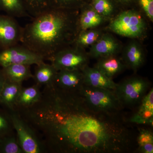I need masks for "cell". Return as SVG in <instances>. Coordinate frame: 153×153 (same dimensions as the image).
Here are the masks:
<instances>
[{"mask_svg": "<svg viewBox=\"0 0 153 153\" xmlns=\"http://www.w3.org/2000/svg\"><path fill=\"white\" fill-rule=\"evenodd\" d=\"M18 114L49 153H124L136 141L120 114L96 112L78 92L44 86L41 98Z\"/></svg>", "mask_w": 153, "mask_h": 153, "instance_id": "6da1fadb", "label": "cell"}, {"mask_svg": "<svg viewBox=\"0 0 153 153\" xmlns=\"http://www.w3.org/2000/svg\"><path fill=\"white\" fill-rule=\"evenodd\" d=\"M79 10L51 7L33 17L23 27L22 45L44 60H49L58 51L73 44L79 33Z\"/></svg>", "mask_w": 153, "mask_h": 153, "instance_id": "7a4b0ae2", "label": "cell"}, {"mask_svg": "<svg viewBox=\"0 0 153 153\" xmlns=\"http://www.w3.org/2000/svg\"><path fill=\"white\" fill-rule=\"evenodd\" d=\"M151 84L147 79L139 76L126 78L117 83L113 91L123 108L135 109L149 92Z\"/></svg>", "mask_w": 153, "mask_h": 153, "instance_id": "3957f363", "label": "cell"}, {"mask_svg": "<svg viewBox=\"0 0 153 153\" xmlns=\"http://www.w3.org/2000/svg\"><path fill=\"white\" fill-rule=\"evenodd\" d=\"M78 93L87 106L96 112L120 114L123 109L113 91L84 85Z\"/></svg>", "mask_w": 153, "mask_h": 153, "instance_id": "277c9868", "label": "cell"}, {"mask_svg": "<svg viewBox=\"0 0 153 153\" xmlns=\"http://www.w3.org/2000/svg\"><path fill=\"white\" fill-rule=\"evenodd\" d=\"M140 14L134 9L121 12L111 22L108 28L114 33L123 37L142 38L146 33L147 25Z\"/></svg>", "mask_w": 153, "mask_h": 153, "instance_id": "5b68a950", "label": "cell"}, {"mask_svg": "<svg viewBox=\"0 0 153 153\" xmlns=\"http://www.w3.org/2000/svg\"><path fill=\"white\" fill-rule=\"evenodd\" d=\"M89 57L84 49L71 45L58 51L48 60L57 71H82L88 66Z\"/></svg>", "mask_w": 153, "mask_h": 153, "instance_id": "8992f818", "label": "cell"}, {"mask_svg": "<svg viewBox=\"0 0 153 153\" xmlns=\"http://www.w3.org/2000/svg\"><path fill=\"white\" fill-rule=\"evenodd\" d=\"M20 146L24 153H44V148L32 128L15 111H9Z\"/></svg>", "mask_w": 153, "mask_h": 153, "instance_id": "52a82bcc", "label": "cell"}, {"mask_svg": "<svg viewBox=\"0 0 153 153\" xmlns=\"http://www.w3.org/2000/svg\"><path fill=\"white\" fill-rule=\"evenodd\" d=\"M44 62L43 57L22 44L0 49V66L2 68L13 64L36 65Z\"/></svg>", "mask_w": 153, "mask_h": 153, "instance_id": "ba28073f", "label": "cell"}, {"mask_svg": "<svg viewBox=\"0 0 153 153\" xmlns=\"http://www.w3.org/2000/svg\"><path fill=\"white\" fill-rule=\"evenodd\" d=\"M22 29L15 18L0 14V48L19 44L22 39Z\"/></svg>", "mask_w": 153, "mask_h": 153, "instance_id": "9c48e42d", "label": "cell"}, {"mask_svg": "<svg viewBox=\"0 0 153 153\" xmlns=\"http://www.w3.org/2000/svg\"><path fill=\"white\" fill-rule=\"evenodd\" d=\"M129 117H125L128 123L153 126V89L151 88Z\"/></svg>", "mask_w": 153, "mask_h": 153, "instance_id": "30bf717a", "label": "cell"}, {"mask_svg": "<svg viewBox=\"0 0 153 153\" xmlns=\"http://www.w3.org/2000/svg\"><path fill=\"white\" fill-rule=\"evenodd\" d=\"M119 42L111 34H103L95 44L91 46L89 57L98 59L111 55H117L120 51Z\"/></svg>", "mask_w": 153, "mask_h": 153, "instance_id": "8fae6325", "label": "cell"}, {"mask_svg": "<svg viewBox=\"0 0 153 153\" xmlns=\"http://www.w3.org/2000/svg\"><path fill=\"white\" fill-rule=\"evenodd\" d=\"M54 84L63 90L78 92L84 85L82 71L80 70L58 71Z\"/></svg>", "mask_w": 153, "mask_h": 153, "instance_id": "7c38bea8", "label": "cell"}, {"mask_svg": "<svg viewBox=\"0 0 153 153\" xmlns=\"http://www.w3.org/2000/svg\"><path fill=\"white\" fill-rule=\"evenodd\" d=\"M145 52L141 45L137 41H130L125 47L121 59L126 67L137 71L143 65Z\"/></svg>", "mask_w": 153, "mask_h": 153, "instance_id": "4fadbf2b", "label": "cell"}, {"mask_svg": "<svg viewBox=\"0 0 153 153\" xmlns=\"http://www.w3.org/2000/svg\"><path fill=\"white\" fill-rule=\"evenodd\" d=\"M84 85L91 87L105 88L114 91L117 83L96 67L86 66L82 70Z\"/></svg>", "mask_w": 153, "mask_h": 153, "instance_id": "5bb4252c", "label": "cell"}, {"mask_svg": "<svg viewBox=\"0 0 153 153\" xmlns=\"http://www.w3.org/2000/svg\"><path fill=\"white\" fill-rule=\"evenodd\" d=\"M106 19L94 10L89 3H85L79 10V32L97 27L103 24Z\"/></svg>", "mask_w": 153, "mask_h": 153, "instance_id": "9a60e30c", "label": "cell"}, {"mask_svg": "<svg viewBox=\"0 0 153 153\" xmlns=\"http://www.w3.org/2000/svg\"><path fill=\"white\" fill-rule=\"evenodd\" d=\"M22 87V83L12 82L6 79L0 93V106L8 111H14Z\"/></svg>", "mask_w": 153, "mask_h": 153, "instance_id": "2e32d148", "label": "cell"}, {"mask_svg": "<svg viewBox=\"0 0 153 153\" xmlns=\"http://www.w3.org/2000/svg\"><path fill=\"white\" fill-rule=\"evenodd\" d=\"M97 60L94 67L111 79L126 68L121 58L117 55L101 57Z\"/></svg>", "mask_w": 153, "mask_h": 153, "instance_id": "e0dca14e", "label": "cell"}, {"mask_svg": "<svg viewBox=\"0 0 153 153\" xmlns=\"http://www.w3.org/2000/svg\"><path fill=\"white\" fill-rule=\"evenodd\" d=\"M41 87L35 84L27 88L22 87L15 104L14 111L29 108L40 99L41 95Z\"/></svg>", "mask_w": 153, "mask_h": 153, "instance_id": "ac0fdd59", "label": "cell"}, {"mask_svg": "<svg viewBox=\"0 0 153 153\" xmlns=\"http://www.w3.org/2000/svg\"><path fill=\"white\" fill-rule=\"evenodd\" d=\"M36 66L33 78L35 84L41 87L54 83L58 71L52 64L44 62Z\"/></svg>", "mask_w": 153, "mask_h": 153, "instance_id": "d6986e66", "label": "cell"}, {"mask_svg": "<svg viewBox=\"0 0 153 153\" xmlns=\"http://www.w3.org/2000/svg\"><path fill=\"white\" fill-rule=\"evenodd\" d=\"M6 79L17 83H22L25 80L33 78L30 65L13 64L2 68Z\"/></svg>", "mask_w": 153, "mask_h": 153, "instance_id": "ffe728a7", "label": "cell"}, {"mask_svg": "<svg viewBox=\"0 0 153 153\" xmlns=\"http://www.w3.org/2000/svg\"><path fill=\"white\" fill-rule=\"evenodd\" d=\"M102 34L101 30L96 28L80 31L72 45L84 49L95 44Z\"/></svg>", "mask_w": 153, "mask_h": 153, "instance_id": "44dd1931", "label": "cell"}, {"mask_svg": "<svg viewBox=\"0 0 153 153\" xmlns=\"http://www.w3.org/2000/svg\"><path fill=\"white\" fill-rule=\"evenodd\" d=\"M0 10L14 18L30 17L22 0H0Z\"/></svg>", "mask_w": 153, "mask_h": 153, "instance_id": "7402d4cb", "label": "cell"}, {"mask_svg": "<svg viewBox=\"0 0 153 153\" xmlns=\"http://www.w3.org/2000/svg\"><path fill=\"white\" fill-rule=\"evenodd\" d=\"M136 138L138 150L140 153H153V134L150 129L140 128Z\"/></svg>", "mask_w": 153, "mask_h": 153, "instance_id": "603a6c76", "label": "cell"}, {"mask_svg": "<svg viewBox=\"0 0 153 153\" xmlns=\"http://www.w3.org/2000/svg\"><path fill=\"white\" fill-rule=\"evenodd\" d=\"M88 3L98 14L106 19L111 17L118 8L113 0H89Z\"/></svg>", "mask_w": 153, "mask_h": 153, "instance_id": "cb8c5ba5", "label": "cell"}, {"mask_svg": "<svg viewBox=\"0 0 153 153\" xmlns=\"http://www.w3.org/2000/svg\"><path fill=\"white\" fill-rule=\"evenodd\" d=\"M30 16H37L51 8L49 0H22Z\"/></svg>", "mask_w": 153, "mask_h": 153, "instance_id": "d4e9b609", "label": "cell"}, {"mask_svg": "<svg viewBox=\"0 0 153 153\" xmlns=\"http://www.w3.org/2000/svg\"><path fill=\"white\" fill-rule=\"evenodd\" d=\"M0 153H24L16 133L0 139Z\"/></svg>", "mask_w": 153, "mask_h": 153, "instance_id": "484cf974", "label": "cell"}, {"mask_svg": "<svg viewBox=\"0 0 153 153\" xmlns=\"http://www.w3.org/2000/svg\"><path fill=\"white\" fill-rule=\"evenodd\" d=\"M15 133L10 111L0 106V139Z\"/></svg>", "mask_w": 153, "mask_h": 153, "instance_id": "4316f807", "label": "cell"}, {"mask_svg": "<svg viewBox=\"0 0 153 153\" xmlns=\"http://www.w3.org/2000/svg\"><path fill=\"white\" fill-rule=\"evenodd\" d=\"M88 0H49L50 7L54 8L79 10Z\"/></svg>", "mask_w": 153, "mask_h": 153, "instance_id": "83f0119b", "label": "cell"}, {"mask_svg": "<svg viewBox=\"0 0 153 153\" xmlns=\"http://www.w3.org/2000/svg\"><path fill=\"white\" fill-rule=\"evenodd\" d=\"M136 4L138 6L151 22L153 21V0H134Z\"/></svg>", "mask_w": 153, "mask_h": 153, "instance_id": "f1b7e54d", "label": "cell"}, {"mask_svg": "<svg viewBox=\"0 0 153 153\" xmlns=\"http://www.w3.org/2000/svg\"><path fill=\"white\" fill-rule=\"evenodd\" d=\"M118 7H131L135 5L134 0H113Z\"/></svg>", "mask_w": 153, "mask_h": 153, "instance_id": "f546056e", "label": "cell"}, {"mask_svg": "<svg viewBox=\"0 0 153 153\" xmlns=\"http://www.w3.org/2000/svg\"><path fill=\"white\" fill-rule=\"evenodd\" d=\"M6 78L3 73L2 70L0 69V93L2 88L3 85L5 81Z\"/></svg>", "mask_w": 153, "mask_h": 153, "instance_id": "4dcf8cb0", "label": "cell"}, {"mask_svg": "<svg viewBox=\"0 0 153 153\" xmlns=\"http://www.w3.org/2000/svg\"><path fill=\"white\" fill-rule=\"evenodd\" d=\"M88 1H89V0H88Z\"/></svg>", "mask_w": 153, "mask_h": 153, "instance_id": "1f68e13d", "label": "cell"}]
</instances>
